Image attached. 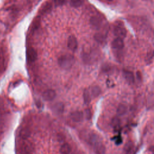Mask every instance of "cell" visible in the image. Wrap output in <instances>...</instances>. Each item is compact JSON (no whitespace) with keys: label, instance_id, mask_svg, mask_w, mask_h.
I'll use <instances>...</instances> for the list:
<instances>
[{"label":"cell","instance_id":"11","mask_svg":"<svg viewBox=\"0 0 154 154\" xmlns=\"http://www.w3.org/2000/svg\"><path fill=\"white\" fill-rule=\"evenodd\" d=\"M89 91L91 96V98H93V97H97L100 94L101 92V90L98 86H93L90 88V89L89 90Z\"/></svg>","mask_w":154,"mask_h":154},{"label":"cell","instance_id":"3","mask_svg":"<svg viewBox=\"0 0 154 154\" xmlns=\"http://www.w3.org/2000/svg\"><path fill=\"white\" fill-rule=\"evenodd\" d=\"M90 23L93 29H99L102 25V20L100 17L94 16L90 18Z\"/></svg>","mask_w":154,"mask_h":154},{"label":"cell","instance_id":"18","mask_svg":"<svg viewBox=\"0 0 154 154\" xmlns=\"http://www.w3.org/2000/svg\"><path fill=\"white\" fill-rule=\"evenodd\" d=\"M82 0H70V5L72 7L75 8H78L81 6L82 4Z\"/></svg>","mask_w":154,"mask_h":154},{"label":"cell","instance_id":"14","mask_svg":"<svg viewBox=\"0 0 154 154\" xmlns=\"http://www.w3.org/2000/svg\"><path fill=\"white\" fill-rule=\"evenodd\" d=\"M71 152V147L67 143H65L61 146L60 149V152L62 154H67Z\"/></svg>","mask_w":154,"mask_h":154},{"label":"cell","instance_id":"12","mask_svg":"<svg viewBox=\"0 0 154 154\" xmlns=\"http://www.w3.org/2000/svg\"><path fill=\"white\" fill-rule=\"evenodd\" d=\"M52 8V4L50 2H46L41 7L40 12L42 14H45L51 11Z\"/></svg>","mask_w":154,"mask_h":154},{"label":"cell","instance_id":"22","mask_svg":"<svg viewBox=\"0 0 154 154\" xmlns=\"http://www.w3.org/2000/svg\"><path fill=\"white\" fill-rule=\"evenodd\" d=\"M66 0H54V4L57 6H61L65 4Z\"/></svg>","mask_w":154,"mask_h":154},{"label":"cell","instance_id":"17","mask_svg":"<svg viewBox=\"0 0 154 154\" xmlns=\"http://www.w3.org/2000/svg\"><path fill=\"white\" fill-rule=\"evenodd\" d=\"M94 38L97 42L100 43H103L105 40L106 36L103 35L102 33L98 32L94 35Z\"/></svg>","mask_w":154,"mask_h":154},{"label":"cell","instance_id":"10","mask_svg":"<svg viewBox=\"0 0 154 154\" xmlns=\"http://www.w3.org/2000/svg\"><path fill=\"white\" fill-rule=\"evenodd\" d=\"M52 111L57 114H61L64 111V105L62 103L59 102L54 104L52 106Z\"/></svg>","mask_w":154,"mask_h":154},{"label":"cell","instance_id":"8","mask_svg":"<svg viewBox=\"0 0 154 154\" xmlns=\"http://www.w3.org/2000/svg\"><path fill=\"white\" fill-rule=\"evenodd\" d=\"M111 46H112V48L115 49L120 50L122 49L124 47V42L123 40V38L117 37L112 41L111 43Z\"/></svg>","mask_w":154,"mask_h":154},{"label":"cell","instance_id":"23","mask_svg":"<svg viewBox=\"0 0 154 154\" xmlns=\"http://www.w3.org/2000/svg\"><path fill=\"white\" fill-rule=\"evenodd\" d=\"M152 59H153V51H152L151 52H149V54H148L147 57L146 58V61L149 62V63H150L152 62Z\"/></svg>","mask_w":154,"mask_h":154},{"label":"cell","instance_id":"13","mask_svg":"<svg viewBox=\"0 0 154 154\" xmlns=\"http://www.w3.org/2000/svg\"><path fill=\"white\" fill-rule=\"evenodd\" d=\"M31 134L30 130L28 128H22L19 132L20 137L23 139L28 138Z\"/></svg>","mask_w":154,"mask_h":154},{"label":"cell","instance_id":"2","mask_svg":"<svg viewBox=\"0 0 154 154\" xmlns=\"http://www.w3.org/2000/svg\"><path fill=\"white\" fill-rule=\"evenodd\" d=\"M114 34L117 37L121 38H123L126 36V29L122 25H119L114 27L113 31Z\"/></svg>","mask_w":154,"mask_h":154},{"label":"cell","instance_id":"15","mask_svg":"<svg viewBox=\"0 0 154 154\" xmlns=\"http://www.w3.org/2000/svg\"><path fill=\"white\" fill-rule=\"evenodd\" d=\"M83 96H84L83 97H84V100L85 103L88 104V103H90V102L91 99V96L90 95L88 89H85L84 90V93H83Z\"/></svg>","mask_w":154,"mask_h":154},{"label":"cell","instance_id":"26","mask_svg":"<svg viewBox=\"0 0 154 154\" xmlns=\"http://www.w3.org/2000/svg\"><path fill=\"white\" fill-rule=\"evenodd\" d=\"M108 1H113V0H108Z\"/></svg>","mask_w":154,"mask_h":154},{"label":"cell","instance_id":"27","mask_svg":"<svg viewBox=\"0 0 154 154\" xmlns=\"http://www.w3.org/2000/svg\"><path fill=\"white\" fill-rule=\"evenodd\" d=\"M0 132H1V131H0Z\"/></svg>","mask_w":154,"mask_h":154},{"label":"cell","instance_id":"24","mask_svg":"<svg viewBox=\"0 0 154 154\" xmlns=\"http://www.w3.org/2000/svg\"><path fill=\"white\" fill-rule=\"evenodd\" d=\"M116 144H120V143H122V138H121V137H117L116 138Z\"/></svg>","mask_w":154,"mask_h":154},{"label":"cell","instance_id":"21","mask_svg":"<svg viewBox=\"0 0 154 154\" xmlns=\"http://www.w3.org/2000/svg\"><path fill=\"white\" fill-rule=\"evenodd\" d=\"M84 116H85V119H87V120H90L91 119V111L90 110V109H85Z\"/></svg>","mask_w":154,"mask_h":154},{"label":"cell","instance_id":"20","mask_svg":"<svg viewBox=\"0 0 154 154\" xmlns=\"http://www.w3.org/2000/svg\"><path fill=\"white\" fill-rule=\"evenodd\" d=\"M133 149V144L131 143V142H129L125 146V148H124V150L127 153H129L131 152V150H132Z\"/></svg>","mask_w":154,"mask_h":154},{"label":"cell","instance_id":"4","mask_svg":"<svg viewBox=\"0 0 154 154\" xmlns=\"http://www.w3.org/2000/svg\"><path fill=\"white\" fill-rule=\"evenodd\" d=\"M67 47L72 51H75L78 48V42L75 36L71 35L67 39Z\"/></svg>","mask_w":154,"mask_h":154},{"label":"cell","instance_id":"25","mask_svg":"<svg viewBox=\"0 0 154 154\" xmlns=\"http://www.w3.org/2000/svg\"><path fill=\"white\" fill-rule=\"evenodd\" d=\"M2 54H1V51H0V62L1 61V60H2Z\"/></svg>","mask_w":154,"mask_h":154},{"label":"cell","instance_id":"5","mask_svg":"<svg viewBox=\"0 0 154 154\" xmlns=\"http://www.w3.org/2000/svg\"><path fill=\"white\" fill-rule=\"evenodd\" d=\"M56 97V93L52 89H48L45 90L42 94L43 99L46 101H51Z\"/></svg>","mask_w":154,"mask_h":154},{"label":"cell","instance_id":"7","mask_svg":"<svg viewBox=\"0 0 154 154\" xmlns=\"http://www.w3.org/2000/svg\"><path fill=\"white\" fill-rule=\"evenodd\" d=\"M27 59L30 62H34L37 58V54L34 48H29L26 53Z\"/></svg>","mask_w":154,"mask_h":154},{"label":"cell","instance_id":"1","mask_svg":"<svg viewBox=\"0 0 154 154\" xmlns=\"http://www.w3.org/2000/svg\"><path fill=\"white\" fill-rule=\"evenodd\" d=\"M75 62V57L71 54L63 55L58 59V63L59 66L65 70L70 69L73 66Z\"/></svg>","mask_w":154,"mask_h":154},{"label":"cell","instance_id":"16","mask_svg":"<svg viewBox=\"0 0 154 154\" xmlns=\"http://www.w3.org/2000/svg\"><path fill=\"white\" fill-rule=\"evenodd\" d=\"M127 111V108L125 105L120 104L117 109V113L119 116H123Z\"/></svg>","mask_w":154,"mask_h":154},{"label":"cell","instance_id":"19","mask_svg":"<svg viewBox=\"0 0 154 154\" xmlns=\"http://www.w3.org/2000/svg\"><path fill=\"white\" fill-rule=\"evenodd\" d=\"M120 122L119 118L117 117H115L112 119V126H113V128L116 129L119 128L120 127Z\"/></svg>","mask_w":154,"mask_h":154},{"label":"cell","instance_id":"9","mask_svg":"<svg viewBox=\"0 0 154 154\" xmlns=\"http://www.w3.org/2000/svg\"><path fill=\"white\" fill-rule=\"evenodd\" d=\"M70 119L75 122H80L83 119V113L79 111H76L70 114Z\"/></svg>","mask_w":154,"mask_h":154},{"label":"cell","instance_id":"6","mask_svg":"<svg viewBox=\"0 0 154 154\" xmlns=\"http://www.w3.org/2000/svg\"><path fill=\"white\" fill-rule=\"evenodd\" d=\"M123 75L126 81L130 84H132L135 81V76L134 73L128 70H123Z\"/></svg>","mask_w":154,"mask_h":154}]
</instances>
